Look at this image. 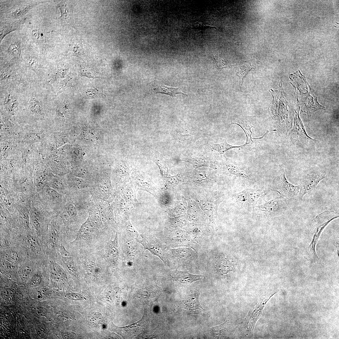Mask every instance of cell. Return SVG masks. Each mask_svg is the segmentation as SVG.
<instances>
[{
	"label": "cell",
	"instance_id": "cell-1",
	"mask_svg": "<svg viewBox=\"0 0 339 339\" xmlns=\"http://www.w3.org/2000/svg\"><path fill=\"white\" fill-rule=\"evenodd\" d=\"M66 197V203L59 215L64 225L67 241L70 243L88 217L91 195L88 191L71 190Z\"/></svg>",
	"mask_w": 339,
	"mask_h": 339
},
{
	"label": "cell",
	"instance_id": "cell-2",
	"mask_svg": "<svg viewBox=\"0 0 339 339\" xmlns=\"http://www.w3.org/2000/svg\"><path fill=\"white\" fill-rule=\"evenodd\" d=\"M115 233L109 229L100 228L88 218L75 239L66 247L77 251H95L101 249Z\"/></svg>",
	"mask_w": 339,
	"mask_h": 339
},
{
	"label": "cell",
	"instance_id": "cell-3",
	"mask_svg": "<svg viewBox=\"0 0 339 339\" xmlns=\"http://www.w3.org/2000/svg\"><path fill=\"white\" fill-rule=\"evenodd\" d=\"M30 225L37 235L43 239L46 236L49 223L57 216L41 201L37 194L29 203Z\"/></svg>",
	"mask_w": 339,
	"mask_h": 339
},
{
	"label": "cell",
	"instance_id": "cell-4",
	"mask_svg": "<svg viewBox=\"0 0 339 339\" xmlns=\"http://www.w3.org/2000/svg\"><path fill=\"white\" fill-rule=\"evenodd\" d=\"M338 217V214L334 211H325L312 220L310 229L312 232L313 238L311 243L306 250L304 256L308 261L317 263L321 262L316 253L315 245L325 228L331 221Z\"/></svg>",
	"mask_w": 339,
	"mask_h": 339
},
{
	"label": "cell",
	"instance_id": "cell-5",
	"mask_svg": "<svg viewBox=\"0 0 339 339\" xmlns=\"http://www.w3.org/2000/svg\"><path fill=\"white\" fill-rule=\"evenodd\" d=\"M46 244L49 246V254L54 257L57 256L60 247L68 243L64 225L59 215L50 220L46 236Z\"/></svg>",
	"mask_w": 339,
	"mask_h": 339
},
{
	"label": "cell",
	"instance_id": "cell-6",
	"mask_svg": "<svg viewBox=\"0 0 339 339\" xmlns=\"http://www.w3.org/2000/svg\"><path fill=\"white\" fill-rule=\"evenodd\" d=\"M271 190L278 192L287 200H292L299 199L300 187L299 185H293L287 180L284 166L280 164L278 174L273 180Z\"/></svg>",
	"mask_w": 339,
	"mask_h": 339
},
{
	"label": "cell",
	"instance_id": "cell-7",
	"mask_svg": "<svg viewBox=\"0 0 339 339\" xmlns=\"http://www.w3.org/2000/svg\"><path fill=\"white\" fill-rule=\"evenodd\" d=\"M89 192L93 197L109 203L115 196L110 177L106 174L95 176Z\"/></svg>",
	"mask_w": 339,
	"mask_h": 339
},
{
	"label": "cell",
	"instance_id": "cell-8",
	"mask_svg": "<svg viewBox=\"0 0 339 339\" xmlns=\"http://www.w3.org/2000/svg\"><path fill=\"white\" fill-rule=\"evenodd\" d=\"M41 201L57 215L62 210L67 201L66 196L46 185L37 194Z\"/></svg>",
	"mask_w": 339,
	"mask_h": 339
},
{
	"label": "cell",
	"instance_id": "cell-9",
	"mask_svg": "<svg viewBox=\"0 0 339 339\" xmlns=\"http://www.w3.org/2000/svg\"><path fill=\"white\" fill-rule=\"evenodd\" d=\"M113 236L100 250L95 251L104 260L109 267L117 268L120 264V253L118 242V235L115 232Z\"/></svg>",
	"mask_w": 339,
	"mask_h": 339
},
{
	"label": "cell",
	"instance_id": "cell-10",
	"mask_svg": "<svg viewBox=\"0 0 339 339\" xmlns=\"http://www.w3.org/2000/svg\"><path fill=\"white\" fill-rule=\"evenodd\" d=\"M118 242L120 264L124 262L129 264L130 263L135 262L140 256L141 253L137 241L118 235Z\"/></svg>",
	"mask_w": 339,
	"mask_h": 339
},
{
	"label": "cell",
	"instance_id": "cell-11",
	"mask_svg": "<svg viewBox=\"0 0 339 339\" xmlns=\"http://www.w3.org/2000/svg\"><path fill=\"white\" fill-rule=\"evenodd\" d=\"M166 260L178 266L191 262L197 257L194 249L186 247L170 248L165 252Z\"/></svg>",
	"mask_w": 339,
	"mask_h": 339
},
{
	"label": "cell",
	"instance_id": "cell-12",
	"mask_svg": "<svg viewBox=\"0 0 339 339\" xmlns=\"http://www.w3.org/2000/svg\"><path fill=\"white\" fill-rule=\"evenodd\" d=\"M141 236L142 239L137 241L143 246L144 251L148 250L152 254L159 257L166 265V249L160 240L153 234H143Z\"/></svg>",
	"mask_w": 339,
	"mask_h": 339
},
{
	"label": "cell",
	"instance_id": "cell-13",
	"mask_svg": "<svg viewBox=\"0 0 339 339\" xmlns=\"http://www.w3.org/2000/svg\"><path fill=\"white\" fill-rule=\"evenodd\" d=\"M264 200L265 201L264 204L255 207L264 212L267 218L280 215L288 209V200L283 196H280L268 201Z\"/></svg>",
	"mask_w": 339,
	"mask_h": 339
},
{
	"label": "cell",
	"instance_id": "cell-14",
	"mask_svg": "<svg viewBox=\"0 0 339 339\" xmlns=\"http://www.w3.org/2000/svg\"><path fill=\"white\" fill-rule=\"evenodd\" d=\"M326 176L325 173L317 171L305 175L301 180L299 185L300 190L299 199L301 201L305 195L312 193Z\"/></svg>",
	"mask_w": 339,
	"mask_h": 339
},
{
	"label": "cell",
	"instance_id": "cell-15",
	"mask_svg": "<svg viewBox=\"0 0 339 339\" xmlns=\"http://www.w3.org/2000/svg\"><path fill=\"white\" fill-rule=\"evenodd\" d=\"M288 136L293 143L300 146H304L316 140L307 134L299 116H296L293 128L289 131Z\"/></svg>",
	"mask_w": 339,
	"mask_h": 339
},
{
	"label": "cell",
	"instance_id": "cell-16",
	"mask_svg": "<svg viewBox=\"0 0 339 339\" xmlns=\"http://www.w3.org/2000/svg\"><path fill=\"white\" fill-rule=\"evenodd\" d=\"M167 243L172 248L179 247L191 248L195 250L196 243L188 234L180 231H172L166 236Z\"/></svg>",
	"mask_w": 339,
	"mask_h": 339
},
{
	"label": "cell",
	"instance_id": "cell-17",
	"mask_svg": "<svg viewBox=\"0 0 339 339\" xmlns=\"http://www.w3.org/2000/svg\"><path fill=\"white\" fill-rule=\"evenodd\" d=\"M276 293L275 292L272 294L268 299L261 301L249 312L246 319L247 321V327L249 332H251L253 331L255 325L260 317L265 305L272 297Z\"/></svg>",
	"mask_w": 339,
	"mask_h": 339
},
{
	"label": "cell",
	"instance_id": "cell-18",
	"mask_svg": "<svg viewBox=\"0 0 339 339\" xmlns=\"http://www.w3.org/2000/svg\"><path fill=\"white\" fill-rule=\"evenodd\" d=\"M238 123H232L238 125L241 127L244 131L246 136V143L241 146L242 148H244L247 149L251 150L253 149H256L259 147V142L257 140L260 138H256L254 140H252L253 138H251V135L252 132L251 131V128L252 127L250 125V123L248 121H239Z\"/></svg>",
	"mask_w": 339,
	"mask_h": 339
},
{
	"label": "cell",
	"instance_id": "cell-19",
	"mask_svg": "<svg viewBox=\"0 0 339 339\" xmlns=\"http://www.w3.org/2000/svg\"><path fill=\"white\" fill-rule=\"evenodd\" d=\"M47 185L59 193L66 196L71 191L67 178L60 177L50 178Z\"/></svg>",
	"mask_w": 339,
	"mask_h": 339
},
{
	"label": "cell",
	"instance_id": "cell-20",
	"mask_svg": "<svg viewBox=\"0 0 339 339\" xmlns=\"http://www.w3.org/2000/svg\"><path fill=\"white\" fill-rule=\"evenodd\" d=\"M67 180L71 190L84 191L89 192L91 184L84 179L71 175L67 178Z\"/></svg>",
	"mask_w": 339,
	"mask_h": 339
},
{
	"label": "cell",
	"instance_id": "cell-21",
	"mask_svg": "<svg viewBox=\"0 0 339 339\" xmlns=\"http://www.w3.org/2000/svg\"><path fill=\"white\" fill-rule=\"evenodd\" d=\"M173 279L175 281L183 284H191L196 281L201 279L202 275H194L190 274L188 272L179 271L175 270L172 274Z\"/></svg>",
	"mask_w": 339,
	"mask_h": 339
},
{
	"label": "cell",
	"instance_id": "cell-22",
	"mask_svg": "<svg viewBox=\"0 0 339 339\" xmlns=\"http://www.w3.org/2000/svg\"><path fill=\"white\" fill-rule=\"evenodd\" d=\"M246 190L250 210H254L259 199L264 198L268 193V191L265 190L249 188Z\"/></svg>",
	"mask_w": 339,
	"mask_h": 339
},
{
	"label": "cell",
	"instance_id": "cell-23",
	"mask_svg": "<svg viewBox=\"0 0 339 339\" xmlns=\"http://www.w3.org/2000/svg\"><path fill=\"white\" fill-rule=\"evenodd\" d=\"M154 91L156 93H163L168 94L173 97L175 96L177 94H182L187 95L181 91L179 88L172 87L165 85L164 84H159L156 85L153 88Z\"/></svg>",
	"mask_w": 339,
	"mask_h": 339
},
{
	"label": "cell",
	"instance_id": "cell-24",
	"mask_svg": "<svg viewBox=\"0 0 339 339\" xmlns=\"http://www.w3.org/2000/svg\"><path fill=\"white\" fill-rule=\"evenodd\" d=\"M34 260L28 258L22 262L20 269V277L23 280L27 279L31 272L34 265Z\"/></svg>",
	"mask_w": 339,
	"mask_h": 339
},
{
	"label": "cell",
	"instance_id": "cell-25",
	"mask_svg": "<svg viewBox=\"0 0 339 339\" xmlns=\"http://www.w3.org/2000/svg\"><path fill=\"white\" fill-rule=\"evenodd\" d=\"M233 197L234 201L239 206L246 210H250L246 190L234 194Z\"/></svg>",
	"mask_w": 339,
	"mask_h": 339
},
{
	"label": "cell",
	"instance_id": "cell-26",
	"mask_svg": "<svg viewBox=\"0 0 339 339\" xmlns=\"http://www.w3.org/2000/svg\"><path fill=\"white\" fill-rule=\"evenodd\" d=\"M248 61L249 64L244 65L239 67L237 68L236 74L239 79L240 90H241L244 78L250 70L252 68L254 69L255 67L256 62H254V60H250V64H249V61Z\"/></svg>",
	"mask_w": 339,
	"mask_h": 339
},
{
	"label": "cell",
	"instance_id": "cell-27",
	"mask_svg": "<svg viewBox=\"0 0 339 339\" xmlns=\"http://www.w3.org/2000/svg\"><path fill=\"white\" fill-rule=\"evenodd\" d=\"M241 146H234L228 144L225 140L223 142L217 144H213L212 145L213 148L217 151L220 154L224 153L226 151L234 148L241 147Z\"/></svg>",
	"mask_w": 339,
	"mask_h": 339
},
{
	"label": "cell",
	"instance_id": "cell-28",
	"mask_svg": "<svg viewBox=\"0 0 339 339\" xmlns=\"http://www.w3.org/2000/svg\"><path fill=\"white\" fill-rule=\"evenodd\" d=\"M227 323L228 321L226 320L219 326L212 327L210 331L213 336L215 337L221 336L226 330Z\"/></svg>",
	"mask_w": 339,
	"mask_h": 339
},
{
	"label": "cell",
	"instance_id": "cell-29",
	"mask_svg": "<svg viewBox=\"0 0 339 339\" xmlns=\"http://www.w3.org/2000/svg\"><path fill=\"white\" fill-rule=\"evenodd\" d=\"M215 62L219 68L230 67L231 65L227 59L218 55H213Z\"/></svg>",
	"mask_w": 339,
	"mask_h": 339
},
{
	"label": "cell",
	"instance_id": "cell-30",
	"mask_svg": "<svg viewBox=\"0 0 339 339\" xmlns=\"http://www.w3.org/2000/svg\"><path fill=\"white\" fill-rule=\"evenodd\" d=\"M102 320V315L100 313L97 312H94L91 313L88 317L89 322L93 325L99 324Z\"/></svg>",
	"mask_w": 339,
	"mask_h": 339
},
{
	"label": "cell",
	"instance_id": "cell-31",
	"mask_svg": "<svg viewBox=\"0 0 339 339\" xmlns=\"http://www.w3.org/2000/svg\"><path fill=\"white\" fill-rule=\"evenodd\" d=\"M42 278L40 275L37 273L35 274L31 277L30 281V284L32 286H36L41 282Z\"/></svg>",
	"mask_w": 339,
	"mask_h": 339
},
{
	"label": "cell",
	"instance_id": "cell-32",
	"mask_svg": "<svg viewBox=\"0 0 339 339\" xmlns=\"http://www.w3.org/2000/svg\"><path fill=\"white\" fill-rule=\"evenodd\" d=\"M66 295L69 299L74 300H82L85 299L83 295L78 293H68Z\"/></svg>",
	"mask_w": 339,
	"mask_h": 339
},
{
	"label": "cell",
	"instance_id": "cell-33",
	"mask_svg": "<svg viewBox=\"0 0 339 339\" xmlns=\"http://www.w3.org/2000/svg\"><path fill=\"white\" fill-rule=\"evenodd\" d=\"M31 34L32 38L35 41H38L43 39V33L39 30H33L32 31Z\"/></svg>",
	"mask_w": 339,
	"mask_h": 339
},
{
	"label": "cell",
	"instance_id": "cell-34",
	"mask_svg": "<svg viewBox=\"0 0 339 339\" xmlns=\"http://www.w3.org/2000/svg\"><path fill=\"white\" fill-rule=\"evenodd\" d=\"M9 51L15 55H17L19 52V48L17 46L14 44H11L8 48Z\"/></svg>",
	"mask_w": 339,
	"mask_h": 339
},
{
	"label": "cell",
	"instance_id": "cell-35",
	"mask_svg": "<svg viewBox=\"0 0 339 339\" xmlns=\"http://www.w3.org/2000/svg\"><path fill=\"white\" fill-rule=\"evenodd\" d=\"M26 8H20L15 10L13 13V15L15 17H18L23 14L27 11Z\"/></svg>",
	"mask_w": 339,
	"mask_h": 339
},
{
	"label": "cell",
	"instance_id": "cell-36",
	"mask_svg": "<svg viewBox=\"0 0 339 339\" xmlns=\"http://www.w3.org/2000/svg\"><path fill=\"white\" fill-rule=\"evenodd\" d=\"M87 94L90 97H94L97 96V93L94 89H90L87 91Z\"/></svg>",
	"mask_w": 339,
	"mask_h": 339
},
{
	"label": "cell",
	"instance_id": "cell-37",
	"mask_svg": "<svg viewBox=\"0 0 339 339\" xmlns=\"http://www.w3.org/2000/svg\"><path fill=\"white\" fill-rule=\"evenodd\" d=\"M75 334L71 332H65L63 335V337L65 338H74L75 337Z\"/></svg>",
	"mask_w": 339,
	"mask_h": 339
},
{
	"label": "cell",
	"instance_id": "cell-38",
	"mask_svg": "<svg viewBox=\"0 0 339 339\" xmlns=\"http://www.w3.org/2000/svg\"><path fill=\"white\" fill-rule=\"evenodd\" d=\"M335 244V247L336 248V249L337 250V252H338L337 253H338V254H339V253H338V252H339V246H338V245H338V243H336V244Z\"/></svg>",
	"mask_w": 339,
	"mask_h": 339
}]
</instances>
